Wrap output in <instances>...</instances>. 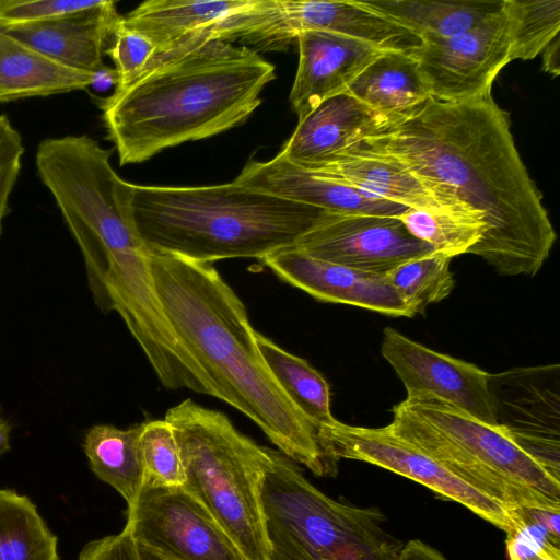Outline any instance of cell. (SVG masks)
Returning a JSON list of instances; mask_svg holds the SVG:
<instances>
[{
  "instance_id": "11",
  "label": "cell",
  "mask_w": 560,
  "mask_h": 560,
  "mask_svg": "<svg viewBox=\"0 0 560 560\" xmlns=\"http://www.w3.org/2000/svg\"><path fill=\"white\" fill-rule=\"evenodd\" d=\"M139 545L176 560H246L202 503L182 487L144 486L124 527Z\"/></svg>"
},
{
  "instance_id": "6",
  "label": "cell",
  "mask_w": 560,
  "mask_h": 560,
  "mask_svg": "<svg viewBox=\"0 0 560 560\" xmlns=\"http://www.w3.org/2000/svg\"><path fill=\"white\" fill-rule=\"evenodd\" d=\"M389 428L510 511L560 509V480L499 427L432 396L406 398Z\"/></svg>"
},
{
  "instance_id": "21",
  "label": "cell",
  "mask_w": 560,
  "mask_h": 560,
  "mask_svg": "<svg viewBox=\"0 0 560 560\" xmlns=\"http://www.w3.org/2000/svg\"><path fill=\"white\" fill-rule=\"evenodd\" d=\"M107 75L62 66L0 26V103L85 90Z\"/></svg>"
},
{
  "instance_id": "3",
  "label": "cell",
  "mask_w": 560,
  "mask_h": 560,
  "mask_svg": "<svg viewBox=\"0 0 560 560\" xmlns=\"http://www.w3.org/2000/svg\"><path fill=\"white\" fill-rule=\"evenodd\" d=\"M275 66L245 46L191 38L158 55L132 84L100 106L120 165L240 126L260 105Z\"/></svg>"
},
{
  "instance_id": "35",
  "label": "cell",
  "mask_w": 560,
  "mask_h": 560,
  "mask_svg": "<svg viewBox=\"0 0 560 560\" xmlns=\"http://www.w3.org/2000/svg\"><path fill=\"white\" fill-rule=\"evenodd\" d=\"M77 560H140V556L136 541L122 529L119 534L89 541Z\"/></svg>"
},
{
  "instance_id": "5",
  "label": "cell",
  "mask_w": 560,
  "mask_h": 560,
  "mask_svg": "<svg viewBox=\"0 0 560 560\" xmlns=\"http://www.w3.org/2000/svg\"><path fill=\"white\" fill-rule=\"evenodd\" d=\"M112 151L86 135L47 138L37 147L38 176L52 195L83 256L92 294L127 291L151 279L149 249L130 207V183Z\"/></svg>"
},
{
  "instance_id": "33",
  "label": "cell",
  "mask_w": 560,
  "mask_h": 560,
  "mask_svg": "<svg viewBox=\"0 0 560 560\" xmlns=\"http://www.w3.org/2000/svg\"><path fill=\"white\" fill-rule=\"evenodd\" d=\"M510 560H560V540L537 524L520 520L506 533Z\"/></svg>"
},
{
  "instance_id": "36",
  "label": "cell",
  "mask_w": 560,
  "mask_h": 560,
  "mask_svg": "<svg viewBox=\"0 0 560 560\" xmlns=\"http://www.w3.org/2000/svg\"><path fill=\"white\" fill-rule=\"evenodd\" d=\"M398 560H447L439 550L419 539L404 544Z\"/></svg>"
},
{
  "instance_id": "38",
  "label": "cell",
  "mask_w": 560,
  "mask_h": 560,
  "mask_svg": "<svg viewBox=\"0 0 560 560\" xmlns=\"http://www.w3.org/2000/svg\"><path fill=\"white\" fill-rule=\"evenodd\" d=\"M137 546H138L140 560H176V559H173V558H171L162 552H159L148 546L139 545V544H137Z\"/></svg>"
},
{
  "instance_id": "32",
  "label": "cell",
  "mask_w": 560,
  "mask_h": 560,
  "mask_svg": "<svg viewBox=\"0 0 560 560\" xmlns=\"http://www.w3.org/2000/svg\"><path fill=\"white\" fill-rule=\"evenodd\" d=\"M114 62L115 90L120 91L137 81L158 55L156 46L140 32L128 27L120 18L106 50Z\"/></svg>"
},
{
  "instance_id": "26",
  "label": "cell",
  "mask_w": 560,
  "mask_h": 560,
  "mask_svg": "<svg viewBox=\"0 0 560 560\" xmlns=\"http://www.w3.org/2000/svg\"><path fill=\"white\" fill-rule=\"evenodd\" d=\"M259 352L279 386L318 430L335 418L326 380L307 361L296 357L255 330Z\"/></svg>"
},
{
  "instance_id": "27",
  "label": "cell",
  "mask_w": 560,
  "mask_h": 560,
  "mask_svg": "<svg viewBox=\"0 0 560 560\" xmlns=\"http://www.w3.org/2000/svg\"><path fill=\"white\" fill-rule=\"evenodd\" d=\"M0 560H60L57 536L31 499L12 489H0Z\"/></svg>"
},
{
  "instance_id": "28",
  "label": "cell",
  "mask_w": 560,
  "mask_h": 560,
  "mask_svg": "<svg viewBox=\"0 0 560 560\" xmlns=\"http://www.w3.org/2000/svg\"><path fill=\"white\" fill-rule=\"evenodd\" d=\"M451 260L432 252L409 259L384 276L415 316L447 298L455 288Z\"/></svg>"
},
{
  "instance_id": "40",
  "label": "cell",
  "mask_w": 560,
  "mask_h": 560,
  "mask_svg": "<svg viewBox=\"0 0 560 560\" xmlns=\"http://www.w3.org/2000/svg\"><path fill=\"white\" fill-rule=\"evenodd\" d=\"M0 411H1V408H0Z\"/></svg>"
},
{
  "instance_id": "39",
  "label": "cell",
  "mask_w": 560,
  "mask_h": 560,
  "mask_svg": "<svg viewBox=\"0 0 560 560\" xmlns=\"http://www.w3.org/2000/svg\"><path fill=\"white\" fill-rule=\"evenodd\" d=\"M10 432L9 422L0 417V456L10 450Z\"/></svg>"
},
{
  "instance_id": "30",
  "label": "cell",
  "mask_w": 560,
  "mask_h": 560,
  "mask_svg": "<svg viewBox=\"0 0 560 560\" xmlns=\"http://www.w3.org/2000/svg\"><path fill=\"white\" fill-rule=\"evenodd\" d=\"M398 218L412 236L450 258L469 254L487 232L486 223L472 217L408 208Z\"/></svg>"
},
{
  "instance_id": "23",
  "label": "cell",
  "mask_w": 560,
  "mask_h": 560,
  "mask_svg": "<svg viewBox=\"0 0 560 560\" xmlns=\"http://www.w3.org/2000/svg\"><path fill=\"white\" fill-rule=\"evenodd\" d=\"M346 93L385 119L406 114L432 97L417 59L400 51L382 52Z\"/></svg>"
},
{
  "instance_id": "17",
  "label": "cell",
  "mask_w": 560,
  "mask_h": 560,
  "mask_svg": "<svg viewBox=\"0 0 560 560\" xmlns=\"http://www.w3.org/2000/svg\"><path fill=\"white\" fill-rule=\"evenodd\" d=\"M234 180L280 198L341 215L398 218L408 209L296 166L279 153L269 161H248Z\"/></svg>"
},
{
  "instance_id": "18",
  "label": "cell",
  "mask_w": 560,
  "mask_h": 560,
  "mask_svg": "<svg viewBox=\"0 0 560 560\" xmlns=\"http://www.w3.org/2000/svg\"><path fill=\"white\" fill-rule=\"evenodd\" d=\"M296 39L299 65L290 102L299 120L325 100L345 93L384 52L364 42L327 31H306Z\"/></svg>"
},
{
  "instance_id": "31",
  "label": "cell",
  "mask_w": 560,
  "mask_h": 560,
  "mask_svg": "<svg viewBox=\"0 0 560 560\" xmlns=\"http://www.w3.org/2000/svg\"><path fill=\"white\" fill-rule=\"evenodd\" d=\"M139 444L144 486L182 487L185 483L179 446L173 428L165 419L141 423Z\"/></svg>"
},
{
  "instance_id": "37",
  "label": "cell",
  "mask_w": 560,
  "mask_h": 560,
  "mask_svg": "<svg viewBox=\"0 0 560 560\" xmlns=\"http://www.w3.org/2000/svg\"><path fill=\"white\" fill-rule=\"evenodd\" d=\"M559 36H557L544 50V70L550 74H559Z\"/></svg>"
},
{
  "instance_id": "16",
  "label": "cell",
  "mask_w": 560,
  "mask_h": 560,
  "mask_svg": "<svg viewBox=\"0 0 560 560\" xmlns=\"http://www.w3.org/2000/svg\"><path fill=\"white\" fill-rule=\"evenodd\" d=\"M120 18L115 2L100 0L94 7L81 11L27 24L0 26L62 66L93 74L115 75L103 58Z\"/></svg>"
},
{
  "instance_id": "15",
  "label": "cell",
  "mask_w": 560,
  "mask_h": 560,
  "mask_svg": "<svg viewBox=\"0 0 560 560\" xmlns=\"http://www.w3.org/2000/svg\"><path fill=\"white\" fill-rule=\"evenodd\" d=\"M261 261L282 281L319 301L389 316H413L384 275L318 259L295 245L273 252Z\"/></svg>"
},
{
  "instance_id": "29",
  "label": "cell",
  "mask_w": 560,
  "mask_h": 560,
  "mask_svg": "<svg viewBox=\"0 0 560 560\" xmlns=\"http://www.w3.org/2000/svg\"><path fill=\"white\" fill-rule=\"evenodd\" d=\"M510 58L530 60L559 36V0H504Z\"/></svg>"
},
{
  "instance_id": "14",
  "label": "cell",
  "mask_w": 560,
  "mask_h": 560,
  "mask_svg": "<svg viewBox=\"0 0 560 560\" xmlns=\"http://www.w3.org/2000/svg\"><path fill=\"white\" fill-rule=\"evenodd\" d=\"M381 352L405 385L407 398L432 395L497 425L490 407L489 373L486 371L429 349L390 327L383 331Z\"/></svg>"
},
{
  "instance_id": "19",
  "label": "cell",
  "mask_w": 560,
  "mask_h": 560,
  "mask_svg": "<svg viewBox=\"0 0 560 560\" xmlns=\"http://www.w3.org/2000/svg\"><path fill=\"white\" fill-rule=\"evenodd\" d=\"M384 120L345 92L325 100L300 119L279 154L296 166L312 170L341 153Z\"/></svg>"
},
{
  "instance_id": "12",
  "label": "cell",
  "mask_w": 560,
  "mask_h": 560,
  "mask_svg": "<svg viewBox=\"0 0 560 560\" xmlns=\"http://www.w3.org/2000/svg\"><path fill=\"white\" fill-rule=\"evenodd\" d=\"M411 55L431 96L439 101L464 102L490 93L500 71L511 62L504 11L454 36L422 39Z\"/></svg>"
},
{
  "instance_id": "9",
  "label": "cell",
  "mask_w": 560,
  "mask_h": 560,
  "mask_svg": "<svg viewBox=\"0 0 560 560\" xmlns=\"http://www.w3.org/2000/svg\"><path fill=\"white\" fill-rule=\"evenodd\" d=\"M318 439L325 454L336 463L353 459L376 465L427 487L443 500L464 505L505 533L513 527L508 508L454 475L389 425L355 427L335 419L318 430Z\"/></svg>"
},
{
  "instance_id": "24",
  "label": "cell",
  "mask_w": 560,
  "mask_h": 560,
  "mask_svg": "<svg viewBox=\"0 0 560 560\" xmlns=\"http://www.w3.org/2000/svg\"><path fill=\"white\" fill-rule=\"evenodd\" d=\"M359 1L421 39L446 38L471 30L500 13L504 3V0Z\"/></svg>"
},
{
  "instance_id": "20",
  "label": "cell",
  "mask_w": 560,
  "mask_h": 560,
  "mask_svg": "<svg viewBox=\"0 0 560 560\" xmlns=\"http://www.w3.org/2000/svg\"><path fill=\"white\" fill-rule=\"evenodd\" d=\"M310 171L408 208L482 220L462 205L430 189L402 166L387 160L371 156L337 155Z\"/></svg>"
},
{
  "instance_id": "22",
  "label": "cell",
  "mask_w": 560,
  "mask_h": 560,
  "mask_svg": "<svg viewBox=\"0 0 560 560\" xmlns=\"http://www.w3.org/2000/svg\"><path fill=\"white\" fill-rule=\"evenodd\" d=\"M248 1L149 0L124 16V23L147 36L160 55L191 38L211 34L218 22Z\"/></svg>"
},
{
  "instance_id": "34",
  "label": "cell",
  "mask_w": 560,
  "mask_h": 560,
  "mask_svg": "<svg viewBox=\"0 0 560 560\" xmlns=\"http://www.w3.org/2000/svg\"><path fill=\"white\" fill-rule=\"evenodd\" d=\"M24 144L18 129L7 115H0V236L9 212L11 192L18 182Z\"/></svg>"
},
{
  "instance_id": "25",
  "label": "cell",
  "mask_w": 560,
  "mask_h": 560,
  "mask_svg": "<svg viewBox=\"0 0 560 560\" xmlns=\"http://www.w3.org/2000/svg\"><path fill=\"white\" fill-rule=\"evenodd\" d=\"M140 433L141 424L126 430L96 424L83 439L91 470L125 499L127 508L137 501L144 486Z\"/></svg>"
},
{
  "instance_id": "2",
  "label": "cell",
  "mask_w": 560,
  "mask_h": 560,
  "mask_svg": "<svg viewBox=\"0 0 560 560\" xmlns=\"http://www.w3.org/2000/svg\"><path fill=\"white\" fill-rule=\"evenodd\" d=\"M158 298L175 335L210 378L217 398L252 419L316 476H335L313 423L267 368L247 310L213 264L149 250Z\"/></svg>"
},
{
  "instance_id": "13",
  "label": "cell",
  "mask_w": 560,
  "mask_h": 560,
  "mask_svg": "<svg viewBox=\"0 0 560 560\" xmlns=\"http://www.w3.org/2000/svg\"><path fill=\"white\" fill-rule=\"evenodd\" d=\"M295 246L312 257L378 275L434 252L412 236L399 218L386 215L332 214Z\"/></svg>"
},
{
  "instance_id": "1",
  "label": "cell",
  "mask_w": 560,
  "mask_h": 560,
  "mask_svg": "<svg viewBox=\"0 0 560 560\" xmlns=\"http://www.w3.org/2000/svg\"><path fill=\"white\" fill-rule=\"evenodd\" d=\"M338 155L394 162L479 215L487 232L469 254L501 276H535L549 257L555 229L515 145L509 113L491 92L464 102L429 97Z\"/></svg>"
},
{
  "instance_id": "7",
  "label": "cell",
  "mask_w": 560,
  "mask_h": 560,
  "mask_svg": "<svg viewBox=\"0 0 560 560\" xmlns=\"http://www.w3.org/2000/svg\"><path fill=\"white\" fill-rule=\"evenodd\" d=\"M173 428L183 487L196 497L246 560H271L261 501L269 448L241 433L228 416L186 399L164 418Z\"/></svg>"
},
{
  "instance_id": "4",
  "label": "cell",
  "mask_w": 560,
  "mask_h": 560,
  "mask_svg": "<svg viewBox=\"0 0 560 560\" xmlns=\"http://www.w3.org/2000/svg\"><path fill=\"white\" fill-rule=\"evenodd\" d=\"M130 191L133 223L147 248L199 262L261 260L336 214L235 180L200 187L130 183Z\"/></svg>"
},
{
  "instance_id": "10",
  "label": "cell",
  "mask_w": 560,
  "mask_h": 560,
  "mask_svg": "<svg viewBox=\"0 0 560 560\" xmlns=\"http://www.w3.org/2000/svg\"><path fill=\"white\" fill-rule=\"evenodd\" d=\"M488 394L495 424L560 480V365L489 373Z\"/></svg>"
},
{
  "instance_id": "8",
  "label": "cell",
  "mask_w": 560,
  "mask_h": 560,
  "mask_svg": "<svg viewBox=\"0 0 560 560\" xmlns=\"http://www.w3.org/2000/svg\"><path fill=\"white\" fill-rule=\"evenodd\" d=\"M261 501L271 560H398L404 546L378 508L334 500L271 448Z\"/></svg>"
}]
</instances>
